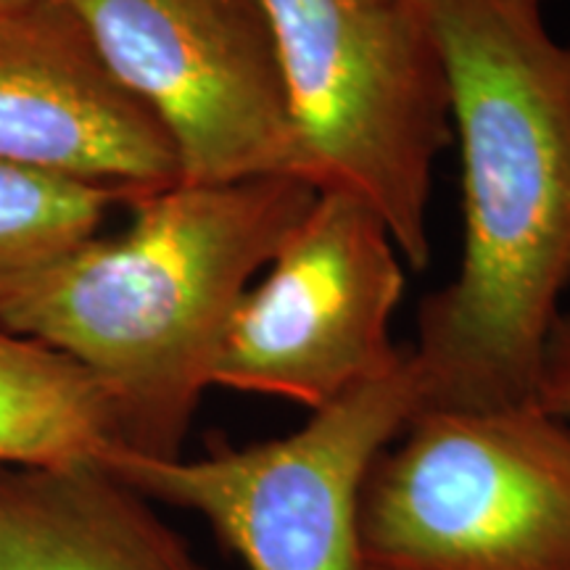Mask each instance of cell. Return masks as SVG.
<instances>
[{
  "instance_id": "ba28073f",
  "label": "cell",
  "mask_w": 570,
  "mask_h": 570,
  "mask_svg": "<svg viewBox=\"0 0 570 570\" xmlns=\"http://www.w3.org/2000/svg\"><path fill=\"white\" fill-rule=\"evenodd\" d=\"M0 164L138 196L180 183L159 119L61 0L0 13Z\"/></svg>"
},
{
  "instance_id": "277c9868",
  "label": "cell",
  "mask_w": 570,
  "mask_h": 570,
  "mask_svg": "<svg viewBox=\"0 0 570 570\" xmlns=\"http://www.w3.org/2000/svg\"><path fill=\"white\" fill-rule=\"evenodd\" d=\"M360 554L391 570H570V420L420 410L370 468Z\"/></svg>"
},
{
  "instance_id": "8992f818",
  "label": "cell",
  "mask_w": 570,
  "mask_h": 570,
  "mask_svg": "<svg viewBox=\"0 0 570 570\" xmlns=\"http://www.w3.org/2000/svg\"><path fill=\"white\" fill-rule=\"evenodd\" d=\"M61 3L111 75L159 119L180 183L302 177L267 0Z\"/></svg>"
},
{
  "instance_id": "7c38bea8",
  "label": "cell",
  "mask_w": 570,
  "mask_h": 570,
  "mask_svg": "<svg viewBox=\"0 0 570 570\" xmlns=\"http://www.w3.org/2000/svg\"><path fill=\"white\" fill-rule=\"evenodd\" d=\"M533 404L554 417L570 420V312H562L547 341Z\"/></svg>"
},
{
  "instance_id": "5b68a950",
  "label": "cell",
  "mask_w": 570,
  "mask_h": 570,
  "mask_svg": "<svg viewBox=\"0 0 570 570\" xmlns=\"http://www.w3.org/2000/svg\"><path fill=\"white\" fill-rule=\"evenodd\" d=\"M423 410L407 354L386 377L312 412L288 436L204 458L146 460L109 449L104 465L151 502L202 515L248 570H360V499L389 444Z\"/></svg>"
},
{
  "instance_id": "4fadbf2b",
  "label": "cell",
  "mask_w": 570,
  "mask_h": 570,
  "mask_svg": "<svg viewBox=\"0 0 570 570\" xmlns=\"http://www.w3.org/2000/svg\"><path fill=\"white\" fill-rule=\"evenodd\" d=\"M32 3H38V0H0V13L27 9V6H32Z\"/></svg>"
},
{
  "instance_id": "6da1fadb",
  "label": "cell",
  "mask_w": 570,
  "mask_h": 570,
  "mask_svg": "<svg viewBox=\"0 0 570 570\" xmlns=\"http://www.w3.org/2000/svg\"><path fill=\"white\" fill-rule=\"evenodd\" d=\"M452 85L462 259L410 348L423 410L531 404L570 285V42L537 0H420Z\"/></svg>"
},
{
  "instance_id": "9a60e30c",
  "label": "cell",
  "mask_w": 570,
  "mask_h": 570,
  "mask_svg": "<svg viewBox=\"0 0 570 570\" xmlns=\"http://www.w3.org/2000/svg\"><path fill=\"white\" fill-rule=\"evenodd\" d=\"M537 3H544V0H537Z\"/></svg>"
},
{
  "instance_id": "7a4b0ae2",
  "label": "cell",
  "mask_w": 570,
  "mask_h": 570,
  "mask_svg": "<svg viewBox=\"0 0 570 570\" xmlns=\"http://www.w3.org/2000/svg\"><path fill=\"white\" fill-rule=\"evenodd\" d=\"M315 196L291 175L151 190L122 233L92 235L13 291L0 325L96 381L114 449L183 458L240 298Z\"/></svg>"
},
{
  "instance_id": "52a82bcc",
  "label": "cell",
  "mask_w": 570,
  "mask_h": 570,
  "mask_svg": "<svg viewBox=\"0 0 570 570\" xmlns=\"http://www.w3.org/2000/svg\"><path fill=\"white\" fill-rule=\"evenodd\" d=\"M404 259L381 214L317 190L227 327L214 386L317 412L404 365L391 341Z\"/></svg>"
},
{
  "instance_id": "30bf717a",
  "label": "cell",
  "mask_w": 570,
  "mask_h": 570,
  "mask_svg": "<svg viewBox=\"0 0 570 570\" xmlns=\"http://www.w3.org/2000/svg\"><path fill=\"white\" fill-rule=\"evenodd\" d=\"M109 402L67 356L0 325V462L101 460Z\"/></svg>"
},
{
  "instance_id": "9c48e42d",
  "label": "cell",
  "mask_w": 570,
  "mask_h": 570,
  "mask_svg": "<svg viewBox=\"0 0 570 570\" xmlns=\"http://www.w3.org/2000/svg\"><path fill=\"white\" fill-rule=\"evenodd\" d=\"M0 570H204L104 460L0 462Z\"/></svg>"
},
{
  "instance_id": "8fae6325",
  "label": "cell",
  "mask_w": 570,
  "mask_h": 570,
  "mask_svg": "<svg viewBox=\"0 0 570 570\" xmlns=\"http://www.w3.org/2000/svg\"><path fill=\"white\" fill-rule=\"evenodd\" d=\"M135 198L111 185L0 164V304Z\"/></svg>"
},
{
  "instance_id": "3957f363",
  "label": "cell",
  "mask_w": 570,
  "mask_h": 570,
  "mask_svg": "<svg viewBox=\"0 0 570 570\" xmlns=\"http://www.w3.org/2000/svg\"><path fill=\"white\" fill-rule=\"evenodd\" d=\"M302 177L381 214L412 269L431 262V196L454 140L452 85L420 0H267Z\"/></svg>"
},
{
  "instance_id": "5bb4252c",
  "label": "cell",
  "mask_w": 570,
  "mask_h": 570,
  "mask_svg": "<svg viewBox=\"0 0 570 570\" xmlns=\"http://www.w3.org/2000/svg\"><path fill=\"white\" fill-rule=\"evenodd\" d=\"M360 570H391V568H377V566H365V562H362V568Z\"/></svg>"
}]
</instances>
